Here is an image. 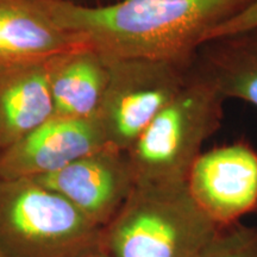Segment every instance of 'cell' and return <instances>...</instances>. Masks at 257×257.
Segmentation results:
<instances>
[{
    "label": "cell",
    "mask_w": 257,
    "mask_h": 257,
    "mask_svg": "<svg viewBox=\"0 0 257 257\" xmlns=\"http://www.w3.org/2000/svg\"><path fill=\"white\" fill-rule=\"evenodd\" d=\"M51 21L107 57L193 61L208 35L253 0H34Z\"/></svg>",
    "instance_id": "6da1fadb"
},
{
    "label": "cell",
    "mask_w": 257,
    "mask_h": 257,
    "mask_svg": "<svg viewBox=\"0 0 257 257\" xmlns=\"http://www.w3.org/2000/svg\"><path fill=\"white\" fill-rule=\"evenodd\" d=\"M221 227L181 184H140L101 229L107 257H194Z\"/></svg>",
    "instance_id": "7a4b0ae2"
},
{
    "label": "cell",
    "mask_w": 257,
    "mask_h": 257,
    "mask_svg": "<svg viewBox=\"0 0 257 257\" xmlns=\"http://www.w3.org/2000/svg\"><path fill=\"white\" fill-rule=\"evenodd\" d=\"M225 100L193 64L181 91L126 152L135 185L187 182L205 142L220 128Z\"/></svg>",
    "instance_id": "3957f363"
},
{
    "label": "cell",
    "mask_w": 257,
    "mask_h": 257,
    "mask_svg": "<svg viewBox=\"0 0 257 257\" xmlns=\"http://www.w3.org/2000/svg\"><path fill=\"white\" fill-rule=\"evenodd\" d=\"M101 227L35 179H0V255L91 257Z\"/></svg>",
    "instance_id": "277c9868"
},
{
    "label": "cell",
    "mask_w": 257,
    "mask_h": 257,
    "mask_svg": "<svg viewBox=\"0 0 257 257\" xmlns=\"http://www.w3.org/2000/svg\"><path fill=\"white\" fill-rule=\"evenodd\" d=\"M194 60L108 57L107 87L95 114L107 146L126 153L181 91Z\"/></svg>",
    "instance_id": "5b68a950"
},
{
    "label": "cell",
    "mask_w": 257,
    "mask_h": 257,
    "mask_svg": "<svg viewBox=\"0 0 257 257\" xmlns=\"http://www.w3.org/2000/svg\"><path fill=\"white\" fill-rule=\"evenodd\" d=\"M192 198L219 227L257 208V152L245 141L201 153L187 178Z\"/></svg>",
    "instance_id": "8992f818"
},
{
    "label": "cell",
    "mask_w": 257,
    "mask_h": 257,
    "mask_svg": "<svg viewBox=\"0 0 257 257\" xmlns=\"http://www.w3.org/2000/svg\"><path fill=\"white\" fill-rule=\"evenodd\" d=\"M34 179L62 195L101 229L113 219L135 187L126 153L110 146Z\"/></svg>",
    "instance_id": "52a82bcc"
},
{
    "label": "cell",
    "mask_w": 257,
    "mask_h": 257,
    "mask_svg": "<svg viewBox=\"0 0 257 257\" xmlns=\"http://www.w3.org/2000/svg\"><path fill=\"white\" fill-rule=\"evenodd\" d=\"M107 147L95 117L50 118L0 153V179L40 178Z\"/></svg>",
    "instance_id": "ba28073f"
},
{
    "label": "cell",
    "mask_w": 257,
    "mask_h": 257,
    "mask_svg": "<svg viewBox=\"0 0 257 257\" xmlns=\"http://www.w3.org/2000/svg\"><path fill=\"white\" fill-rule=\"evenodd\" d=\"M53 57L0 68V153L53 118Z\"/></svg>",
    "instance_id": "9c48e42d"
},
{
    "label": "cell",
    "mask_w": 257,
    "mask_h": 257,
    "mask_svg": "<svg viewBox=\"0 0 257 257\" xmlns=\"http://www.w3.org/2000/svg\"><path fill=\"white\" fill-rule=\"evenodd\" d=\"M108 76V57L87 43L54 56L50 62L53 117L67 119L95 117Z\"/></svg>",
    "instance_id": "30bf717a"
},
{
    "label": "cell",
    "mask_w": 257,
    "mask_h": 257,
    "mask_svg": "<svg viewBox=\"0 0 257 257\" xmlns=\"http://www.w3.org/2000/svg\"><path fill=\"white\" fill-rule=\"evenodd\" d=\"M83 43L57 27L34 0H0V68L50 59Z\"/></svg>",
    "instance_id": "8fae6325"
},
{
    "label": "cell",
    "mask_w": 257,
    "mask_h": 257,
    "mask_svg": "<svg viewBox=\"0 0 257 257\" xmlns=\"http://www.w3.org/2000/svg\"><path fill=\"white\" fill-rule=\"evenodd\" d=\"M194 66L225 99L257 108V28L201 44Z\"/></svg>",
    "instance_id": "7c38bea8"
},
{
    "label": "cell",
    "mask_w": 257,
    "mask_h": 257,
    "mask_svg": "<svg viewBox=\"0 0 257 257\" xmlns=\"http://www.w3.org/2000/svg\"><path fill=\"white\" fill-rule=\"evenodd\" d=\"M194 257H257V226L237 223L221 227Z\"/></svg>",
    "instance_id": "4fadbf2b"
},
{
    "label": "cell",
    "mask_w": 257,
    "mask_h": 257,
    "mask_svg": "<svg viewBox=\"0 0 257 257\" xmlns=\"http://www.w3.org/2000/svg\"><path fill=\"white\" fill-rule=\"evenodd\" d=\"M257 28V0L244 8L242 11L238 12L229 21L224 22L219 27H217L213 31L208 35L207 40H213V38L229 36V35L238 34L246 30Z\"/></svg>",
    "instance_id": "5bb4252c"
},
{
    "label": "cell",
    "mask_w": 257,
    "mask_h": 257,
    "mask_svg": "<svg viewBox=\"0 0 257 257\" xmlns=\"http://www.w3.org/2000/svg\"><path fill=\"white\" fill-rule=\"evenodd\" d=\"M54 2L60 3H68V4H74L79 6H101L111 3L117 2V0H54Z\"/></svg>",
    "instance_id": "9a60e30c"
},
{
    "label": "cell",
    "mask_w": 257,
    "mask_h": 257,
    "mask_svg": "<svg viewBox=\"0 0 257 257\" xmlns=\"http://www.w3.org/2000/svg\"><path fill=\"white\" fill-rule=\"evenodd\" d=\"M91 257H107V256H106L105 253L100 250V251H98L96 253H94V255H92Z\"/></svg>",
    "instance_id": "2e32d148"
},
{
    "label": "cell",
    "mask_w": 257,
    "mask_h": 257,
    "mask_svg": "<svg viewBox=\"0 0 257 257\" xmlns=\"http://www.w3.org/2000/svg\"><path fill=\"white\" fill-rule=\"evenodd\" d=\"M0 257H4V256H2V255H0Z\"/></svg>",
    "instance_id": "e0dca14e"
}]
</instances>
